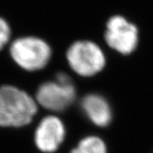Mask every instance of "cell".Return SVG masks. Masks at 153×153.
I'll list each match as a JSON object with an SVG mask.
<instances>
[{
  "label": "cell",
  "instance_id": "obj_7",
  "mask_svg": "<svg viewBox=\"0 0 153 153\" xmlns=\"http://www.w3.org/2000/svg\"><path fill=\"white\" fill-rule=\"evenodd\" d=\"M81 106L88 118L98 127H106L112 119V111L109 102L102 95L89 94L82 98Z\"/></svg>",
  "mask_w": 153,
  "mask_h": 153
},
{
  "label": "cell",
  "instance_id": "obj_2",
  "mask_svg": "<svg viewBox=\"0 0 153 153\" xmlns=\"http://www.w3.org/2000/svg\"><path fill=\"white\" fill-rule=\"evenodd\" d=\"M10 53L11 58L21 68L35 71L48 65L52 56V49L43 38L23 36L11 43Z\"/></svg>",
  "mask_w": 153,
  "mask_h": 153
},
{
  "label": "cell",
  "instance_id": "obj_8",
  "mask_svg": "<svg viewBox=\"0 0 153 153\" xmlns=\"http://www.w3.org/2000/svg\"><path fill=\"white\" fill-rule=\"evenodd\" d=\"M71 153H107V148L102 139L90 135L81 140Z\"/></svg>",
  "mask_w": 153,
  "mask_h": 153
},
{
  "label": "cell",
  "instance_id": "obj_4",
  "mask_svg": "<svg viewBox=\"0 0 153 153\" xmlns=\"http://www.w3.org/2000/svg\"><path fill=\"white\" fill-rule=\"evenodd\" d=\"M38 103L52 111H63L76 99V88L71 77L65 72H59L55 81L44 82L36 94Z\"/></svg>",
  "mask_w": 153,
  "mask_h": 153
},
{
  "label": "cell",
  "instance_id": "obj_3",
  "mask_svg": "<svg viewBox=\"0 0 153 153\" xmlns=\"http://www.w3.org/2000/svg\"><path fill=\"white\" fill-rule=\"evenodd\" d=\"M66 56L71 70L84 77L98 74L106 64L103 49L90 40L75 41L67 49Z\"/></svg>",
  "mask_w": 153,
  "mask_h": 153
},
{
  "label": "cell",
  "instance_id": "obj_1",
  "mask_svg": "<svg viewBox=\"0 0 153 153\" xmlns=\"http://www.w3.org/2000/svg\"><path fill=\"white\" fill-rule=\"evenodd\" d=\"M37 104L27 93L11 85L0 87V126L22 127L37 113Z\"/></svg>",
  "mask_w": 153,
  "mask_h": 153
},
{
  "label": "cell",
  "instance_id": "obj_5",
  "mask_svg": "<svg viewBox=\"0 0 153 153\" xmlns=\"http://www.w3.org/2000/svg\"><path fill=\"white\" fill-rule=\"evenodd\" d=\"M104 38L110 49L121 55H130L139 44V29L126 17L115 15L105 24Z\"/></svg>",
  "mask_w": 153,
  "mask_h": 153
},
{
  "label": "cell",
  "instance_id": "obj_9",
  "mask_svg": "<svg viewBox=\"0 0 153 153\" xmlns=\"http://www.w3.org/2000/svg\"><path fill=\"white\" fill-rule=\"evenodd\" d=\"M11 34L10 25L4 17L0 16V50L10 42Z\"/></svg>",
  "mask_w": 153,
  "mask_h": 153
},
{
  "label": "cell",
  "instance_id": "obj_6",
  "mask_svg": "<svg viewBox=\"0 0 153 153\" xmlns=\"http://www.w3.org/2000/svg\"><path fill=\"white\" fill-rule=\"evenodd\" d=\"M66 137L65 125L59 117L48 116L43 118L35 132L37 147L44 152H55Z\"/></svg>",
  "mask_w": 153,
  "mask_h": 153
}]
</instances>
